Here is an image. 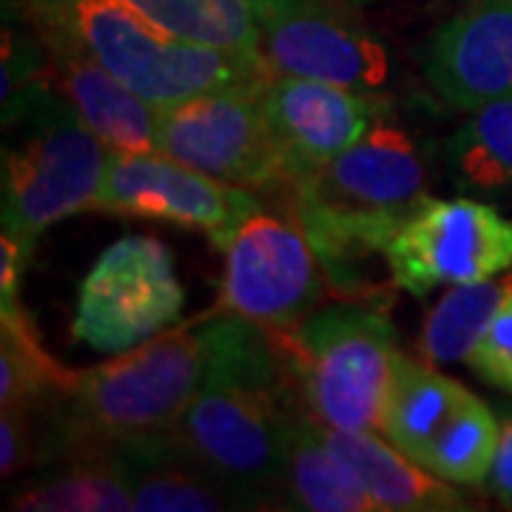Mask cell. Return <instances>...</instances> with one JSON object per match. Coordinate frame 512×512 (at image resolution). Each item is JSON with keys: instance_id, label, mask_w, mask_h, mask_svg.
I'll list each match as a JSON object with an SVG mask.
<instances>
[{"instance_id": "83f0119b", "label": "cell", "mask_w": 512, "mask_h": 512, "mask_svg": "<svg viewBox=\"0 0 512 512\" xmlns=\"http://www.w3.org/2000/svg\"><path fill=\"white\" fill-rule=\"evenodd\" d=\"M484 490L493 493V498L501 507L512 510V419L501 427L493 470H490V478H487Z\"/></svg>"}, {"instance_id": "cb8c5ba5", "label": "cell", "mask_w": 512, "mask_h": 512, "mask_svg": "<svg viewBox=\"0 0 512 512\" xmlns=\"http://www.w3.org/2000/svg\"><path fill=\"white\" fill-rule=\"evenodd\" d=\"M55 473L29 484L12 498L29 512H123L134 510L128 478L111 458H80L52 464Z\"/></svg>"}, {"instance_id": "7c38bea8", "label": "cell", "mask_w": 512, "mask_h": 512, "mask_svg": "<svg viewBox=\"0 0 512 512\" xmlns=\"http://www.w3.org/2000/svg\"><path fill=\"white\" fill-rule=\"evenodd\" d=\"M256 18L262 29V57L271 74L382 94L390 57L382 40L353 18L350 0H293Z\"/></svg>"}, {"instance_id": "f1b7e54d", "label": "cell", "mask_w": 512, "mask_h": 512, "mask_svg": "<svg viewBox=\"0 0 512 512\" xmlns=\"http://www.w3.org/2000/svg\"><path fill=\"white\" fill-rule=\"evenodd\" d=\"M256 9V15L259 12H268V9H276V6H285V3H293V0H251Z\"/></svg>"}, {"instance_id": "4316f807", "label": "cell", "mask_w": 512, "mask_h": 512, "mask_svg": "<svg viewBox=\"0 0 512 512\" xmlns=\"http://www.w3.org/2000/svg\"><path fill=\"white\" fill-rule=\"evenodd\" d=\"M37 461L35 416L26 410L0 413V473L3 478L18 476Z\"/></svg>"}, {"instance_id": "e0dca14e", "label": "cell", "mask_w": 512, "mask_h": 512, "mask_svg": "<svg viewBox=\"0 0 512 512\" xmlns=\"http://www.w3.org/2000/svg\"><path fill=\"white\" fill-rule=\"evenodd\" d=\"M322 436L382 512H464L473 507L458 484L433 476L376 430H333L322 424Z\"/></svg>"}, {"instance_id": "7a4b0ae2", "label": "cell", "mask_w": 512, "mask_h": 512, "mask_svg": "<svg viewBox=\"0 0 512 512\" xmlns=\"http://www.w3.org/2000/svg\"><path fill=\"white\" fill-rule=\"evenodd\" d=\"M205 367L202 316L163 330L106 365L74 370L72 384L32 416L35 464L106 458L177 427Z\"/></svg>"}, {"instance_id": "603a6c76", "label": "cell", "mask_w": 512, "mask_h": 512, "mask_svg": "<svg viewBox=\"0 0 512 512\" xmlns=\"http://www.w3.org/2000/svg\"><path fill=\"white\" fill-rule=\"evenodd\" d=\"M498 439L501 427L493 410L467 390L456 413L436 433V439L424 447L419 464L450 484L484 490L493 470Z\"/></svg>"}, {"instance_id": "ba28073f", "label": "cell", "mask_w": 512, "mask_h": 512, "mask_svg": "<svg viewBox=\"0 0 512 512\" xmlns=\"http://www.w3.org/2000/svg\"><path fill=\"white\" fill-rule=\"evenodd\" d=\"M222 254L225 271L214 311L234 313L282 336L319 308L325 271L291 211L259 208L239 225Z\"/></svg>"}, {"instance_id": "5b68a950", "label": "cell", "mask_w": 512, "mask_h": 512, "mask_svg": "<svg viewBox=\"0 0 512 512\" xmlns=\"http://www.w3.org/2000/svg\"><path fill=\"white\" fill-rule=\"evenodd\" d=\"M18 6L32 29L69 32L123 86L157 109L271 77L265 63L165 35L131 0H18Z\"/></svg>"}, {"instance_id": "3957f363", "label": "cell", "mask_w": 512, "mask_h": 512, "mask_svg": "<svg viewBox=\"0 0 512 512\" xmlns=\"http://www.w3.org/2000/svg\"><path fill=\"white\" fill-rule=\"evenodd\" d=\"M427 160L402 128L376 123L339 157L293 183L288 211L302 225L333 288L365 293L367 262L427 194Z\"/></svg>"}, {"instance_id": "30bf717a", "label": "cell", "mask_w": 512, "mask_h": 512, "mask_svg": "<svg viewBox=\"0 0 512 512\" xmlns=\"http://www.w3.org/2000/svg\"><path fill=\"white\" fill-rule=\"evenodd\" d=\"M384 265L399 291L419 299L441 285L453 288L507 274L512 271V217L470 197H424L387 239Z\"/></svg>"}, {"instance_id": "ac0fdd59", "label": "cell", "mask_w": 512, "mask_h": 512, "mask_svg": "<svg viewBox=\"0 0 512 512\" xmlns=\"http://www.w3.org/2000/svg\"><path fill=\"white\" fill-rule=\"evenodd\" d=\"M279 493L285 510L382 512L345 461L330 450L322 421L305 407L299 393L288 404L282 427Z\"/></svg>"}, {"instance_id": "5bb4252c", "label": "cell", "mask_w": 512, "mask_h": 512, "mask_svg": "<svg viewBox=\"0 0 512 512\" xmlns=\"http://www.w3.org/2000/svg\"><path fill=\"white\" fill-rule=\"evenodd\" d=\"M421 72L453 109L512 94V0H473L421 46Z\"/></svg>"}, {"instance_id": "2e32d148", "label": "cell", "mask_w": 512, "mask_h": 512, "mask_svg": "<svg viewBox=\"0 0 512 512\" xmlns=\"http://www.w3.org/2000/svg\"><path fill=\"white\" fill-rule=\"evenodd\" d=\"M111 458L134 495L140 512H222L251 510L248 501L185 450L174 430L134 441Z\"/></svg>"}, {"instance_id": "9c48e42d", "label": "cell", "mask_w": 512, "mask_h": 512, "mask_svg": "<svg viewBox=\"0 0 512 512\" xmlns=\"http://www.w3.org/2000/svg\"><path fill=\"white\" fill-rule=\"evenodd\" d=\"M265 83L202 94L160 109L157 151L220 183L285 197L288 165L262 109Z\"/></svg>"}, {"instance_id": "8992f818", "label": "cell", "mask_w": 512, "mask_h": 512, "mask_svg": "<svg viewBox=\"0 0 512 512\" xmlns=\"http://www.w3.org/2000/svg\"><path fill=\"white\" fill-rule=\"evenodd\" d=\"M276 336V333H274ZM299 399L333 430H379L399 333L373 296L316 311L276 336Z\"/></svg>"}, {"instance_id": "9a60e30c", "label": "cell", "mask_w": 512, "mask_h": 512, "mask_svg": "<svg viewBox=\"0 0 512 512\" xmlns=\"http://www.w3.org/2000/svg\"><path fill=\"white\" fill-rule=\"evenodd\" d=\"M32 35L43 46L49 83L72 103L83 123L111 151H157V106L123 86L69 32L37 26Z\"/></svg>"}, {"instance_id": "d4e9b609", "label": "cell", "mask_w": 512, "mask_h": 512, "mask_svg": "<svg viewBox=\"0 0 512 512\" xmlns=\"http://www.w3.org/2000/svg\"><path fill=\"white\" fill-rule=\"evenodd\" d=\"M510 285L512 274L470 285H453V291L444 293L436 308L427 313L419 339L421 356L433 365L467 362L498 305L504 302Z\"/></svg>"}, {"instance_id": "d6986e66", "label": "cell", "mask_w": 512, "mask_h": 512, "mask_svg": "<svg viewBox=\"0 0 512 512\" xmlns=\"http://www.w3.org/2000/svg\"><path fill=\"white\" fill-rule=\"evenodd\" d=\"M464 396L467 387L444 376L433 362L396 350L376 433L404 456L419 461Z\"/></svg>"}, {"instance_id": "484cf974", "label": "cell", "mask_w": 512, "mask_h": 512, "mask_svg": "<svg viewBox=\"0 0 512 512\" xmlns=\"http://www.w3.org/2000/svg\"><path fill=\"white\" fill-rule=\"evenodd\" d=\"M481 382L512 393V285L467 359Z\"/></svg>"}, {"instance_id": "6da1fadb", "label": "cell", "mask_w": 512, "mask_h": 512, "mask_svg": "<svg viewBox=\"0 0 512 512\" xmlns=\"http://www.w3.org/2000/svg\"><path fill=\"white\" fill-rule=\"evenodd\" d=\"M205 367L174 427L185 450L251 510H282V427L296 396L271 330L234 313L202 316Z\"/></svg>"}, {"instance_id": "52a82bcc", "label": "cell", "mask_w": 512, "mask_h": 512, "mask_svg": "<svg viewBox=\"0 0 512 512\" xmlns=\"http://www.w3.org/2000/svg\"><path fill=\"white\" fill-rule=\"evenodd\" d=\"M185 293L160 239H117L97 256L77 291L72 333L97 353H126L174 328Z\"/></svg>"}, {"instance_id": "44dd1931", "label": "cell", "mask_w": 512, "mask_h": 512, "mask_svg": "<svg viewBox=\"0 0 512 512\" xmlns=\"http://www.w3.org/2000/svg\"><path fill=\"white\" fill-rule=\"evenodd\" d=\"M74 379L37 339L35 322L18 302L0 305V410H26L49 402Z\"/></svg>"}, {"instance_id": "7402d4cb", "label": "cell", "mask_w": 512, "mask_h": 512, "mask_svg": "<svg viewBox=\"0 0 512 512\" xmlns=\"http://www.w3.org/2000/svg\"><path fill=\"white\" fill-rule=\"evenodd\" d=\"M444 163L458 188H512V94L470 111L444 143Z\"/></svg>"}, {"instance_id": "ffe728a7", "label": "cell", "mask_w": 512, "mask_h": 512, "mask_svg": "<svg viewBox=\"0 0 512 512\" xmlns=\"http://www.w3.org/2000/svg\"><path fill=\"white\" fill-rule=\"evenodd\" d=\"M165 35L191 46L265 63L251 0H131Z\"/></svg>"}, {"instance_id": "8fae6325", "label": "cell", "mask_w": 512, "mask_h": 512, "mask_svg": "<svg viewBox=\"0 0 512 512\" xmlns=\"http://www.w3.org/2000/svg\"><path fill=\"white\" fill-rule=\"evenodd\" d=\"M262 208L259 194L220 183L163 151H114L94 211L174 222L225 248L237 228Z\"/></svg>"}, {"instance_id": "277c9868", "label": "cell", "mask_w": 512, "mask_h": 512, "mask_svg": "<svg viewBox=\"0 0 512 512\" xmlns=\"http://www.w3.org/2000/svg\"><path fill=\"white\" fill-rule=\"evenodd\" d=\"M3 234L35 251L57 220L94 211L111 151L52 83L3 103Z\"/></svg>"}, {"instance_id": "4fadbf2b", "label": "cell", "mask_w": 512, "mask_h": 512, "mask_svg": "<svg viewBox=\"0 0 512 512\" xmlns=\"http://www.w3.org/2000/svg\"><path fill=\"white\" fill-rule=\"evenodd\" d=\"M262 109L288 165L291 188L339 157L376 123L387 120L390 103L382 94L271 74L262 89Z\"/></svg>"}, {"instance_id": "f546056e", "label": "cell", "mask_w": 512, "mask_h": 512, "mask_svg": "<svg viewBox=\"0 0 512 512\" xmlns=\"http://www.w3.org/2000/svg\"><path fill=\"white\" fill-rule=\"evenodd\" d=\"M350 3H353V0H350Z\"/></svg>"}]
</instances>
